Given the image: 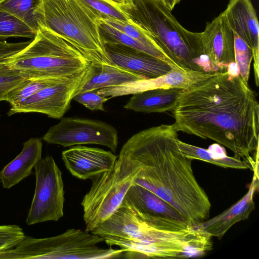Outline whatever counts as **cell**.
Returning a JSON list of instances; mask_svg holds the SVG:
<instances>
[{
	"instance_id": "cell-1",
	"label": "cell",
	"mask_w": 259,
	"mask_h": 259,
	"mask_svg": "<svg viewBox=\"0 0 259 259\" xmlns=\"http://www.w3.org/2000/svg\"><path fill=\"white\" fill-rule=\"evenodd\" d=\"M171 112L177 132L210 139L255 163L251 155L258 154L259 103L235 62L182 90Z\"/></svg>"
},
{
	"instance_id": "cell-2",
	"label": "cell",
	"mask_w": 259,
	"mask_h": 259,
	"mask_svg": "<svg viewBox=\"0 0 259 259\" xmlns=\"http://www.w3.org/2000/svg\"><path fill=\"white\" fill-rule=\"evenodd\" d=\"M174 124H161L132 136L121 150L141 168L133 184L141 186L168 203L194 227L207 220L211 203L197 181L192 159L178 143Z\"/></svg>"
},
{
	"instance_id": "cell-3",
	"label": "cell",
	"mask_w": 259,
	"mask_h": 259,
	"mask_svg": "<svg viewBox=\"0 0 259 259\" xmlns=\"http://www.w3.org/2000/svg\"><path fill=\"white\" fill-rule=\"evenodd\" d=\"M92 233L104 240L126 239L158 245L177 258L192 257L207 246V233L198 227L180 231L162 229L151 216L122 201L117 210Z\"/></svg>"
},
{
	"instance_id": "cell-4",
	"label": "cell",
	"mask_w": 259,
	"mask_h": 259,
	"mask_svg": "<svg viewBox=\"0 0 259 259\" xmlns=\"http://www.w3.org/2000/svg\"><path fill=\"white\" fill-rule=\"evenodd\" d=\"M100 14L78 0H42L41 25L68 42L91 63L112 64L99 29Z\"/></svg>"
},
{
	"instance_id": "cell-5",
	"label": "cell",
	"mask_w": 259,
	"mask_h": 259,
	"mask_svg": "<svg viewBox=\"0 0 259 259\" xmlns=\"http://www.w3.org/2000/svg\"><path fill=\"white\" fill-rule=\"evenodd\" d=\"M7 63L27 78L69 79L88 69L91 62L68 42L39 25L33 40Z\"/></svg>"
},
{
	"instance_id": "cell-6",
	"label": "cell",
	"mask_w": 259,
	"mask_h": 259,
	"mask_svg": "<svg viewBox=\"0 0 259 259\" xmlns=\"http://www.w3.org/2000/svg\"><path fill=\"white\" fill-rule=\"evenodd\" d=\"M171 11L161 0H134L131 15L182 70L203 71L198 62L201 52L200 32L185 28Z\"/></svg>"
},
{
	"instance_id": "cell-7",
	"label": "cell",
	"mask_w": 259,
	"mask_h": 259,
	"mask_svg": "<svg viewBox=\"0 0 259 259\" xmlns=\"http://www.w3.org/2000/svg\"><path fill=\"white\" fill-rule=\"evenodd\" d=\"M104 241L96 234L74 228L48 238L25 235L14 247L0 251V259H106L125 252L121 248L99 247Z\"/></svg>"
},
{
	"instance_id": "cell-8",
	"label": "cell",
	"mask_w": 259,
	"mask_h": 259,
	"mask_svg": "<svg viewBox=\"0 0 259 259\" xmlns=\"http://www.w3.org/2000/svg\"><path fill=\"white\" fill-rule=\"evenodd\" d=\"M141 168L120 151L112 169L90 179L91 187L81 202L86 231L91 232L117 210Z\"/></svg>"
},
{
	"instance_id": "cell-9",
	"label": "cell",
	"mask_w": 259,
	"mask_h": 259,
	"mask_svg": "<svg viewBox=\"0 0 259 259\" xmlns=\"http://www.w3.org/2000/svg\"><path fill=\"white\" fill-rule=\"evenodd\" d=\"M34 169L35 191L26 223L32 225L57 221L64 215L65 192L62 172L52 156L41 158Z\"/></svg>"
},
{
	"instance_id": "cell-10",
	"label": "cell",
	"mask_w": 259,
	"mask_h": 259,
	"mask_svg": "<svg viewBox=\"0 0 259 259\" xmlns=\"http://www.w3.org/2000/svg\"><path fill=\"white\" fill-rule=\"evenodd\" d=\"M49 144L63 147L81 144L101 145L115 153L118 134L111 125L97 120L79 117H63L51 127L42 137Z\"/></svg>"
},
{
	"instance_id": "cell-11",
	"label": "cell",
	"mask_w": 259,
	"mask_h": 259,
	"mask_svg": "<svg viewBox=\"0 0 259 259\" xmlns=\"http://www.w3.org/2000/svg\"><path fill=\"white\" fill-rule=\"evenodd\" d=\"M88 69L71 79L46 87L11 106L8 116L19 113L37 112L51 118H62L69 109L72 100L86 78Z\"/></svg>"
},
{
	"instance_id": "cell-12",
	"label": "cell",
	"mask_w": 259,
	"mask_h": 259,
	"mask_svg": "<svg viewBox=\"0 0 259 259\" xmlns=\"http://www.w3.org/2000/svg\"><path fill=\"white\" fill-rule=\"evenodd\" d=\"M201 33L202 51L210 72L224 71L235 63L234 35L222 12Z\"/></svg>"
},
{
	"instance_id": "cell-13",
	"label": "cell",
	"mask_w": 259,
	"mask_h": 259,
	"mask_svg": "<svg viewBox=\"0 0 259 259\" xmlns=\"http://www.w3.org/2000/svg\"><path fill=\"white\" fill-rule=\"evenodd\" d=\"M123 201L153 218L164 230L180 231L194 227L170 204L141 186L133 184Z\"/></svg>"
},
{
	"instance_id": "cell-14",
	"label": "cell",
	"mask_w": 259,
	"mask_h": 259,
	"mask_svg": "<svg viewBox=\"0 0 259 259\" xmlns=\"http://www.w3.org/2000/svg\"><path fill=\"white\" fill-rule=\"evenodd\" d=\"M213 73L172 68L165 74L156 78L137 80L116 87L101 89L97 93L103 97L112 98L156 89H186L210 76Z\"/></svg>"
},
{
	"instance_id": "cell-15",
	"label": "cell",
	"mask_w": 259,
	"mask_h": 259,
	"mask_svg": "<svg viewBox=\"0 0 259 259\" xmlns=\"http://www.w3.org/2000/svg\"><path fill=\"white\" fill-rule=\"evenodd\" d=\"M233 31L246 42L252 51L255 83L259 86V25L251 0H230L222 12Z\"/></svg>"
},
{
	"instance_id": "cell-16",
	"label": "cell",
	"mask_w": 259,
	"mask_h": 259,
	"mask_svg": "<svg viewBox=\"0 0 259 259\" xmlns=\"http://www.w3.org/2000/svg\"><path fill=\"white\" fill-rule=\"evenodd\" d=\"M104 44L113 65L144 79L159 77L172 68L164 61L134 48L115 43Z\"/></svg>"
},
{
	"instance_id": "cell-17",
	"label": "cell",
	"mask_w": 259,
	"mask_h": 259,
	"mask_svg": "<svg viewBox=\"0 0 259 259\" xmlns=\"http://www.w3.org/2000/svg\"><path fill=\"white\" fill-rule=\"evenodd\" d=\"M62 158L72 176L87 180L112 169L117 156L102 149L78 145L63 151Z\"/></svg>"
},
{
	"instance_id": "cell-18",
	"label": "cell",
	"mask_w": 259,
	"mask_h": 259,
	"mask_svg": "<svg viewBox=\"0 0 259 259\" xmlns=\"http://www.w3.org/2000/svg\"><path fill=\"white\" fill-rule=\"evenodd\" d=\"M253 171V178L247 193L225 211L200 224L199 227L212 237L220 239L234 224L248 218L255 208L253 197L258 189V161L256 162Z\"/></svg>"
},
{
	"instance_id": "cell-19",
	"label": "cell",
	"mask_w": 259,
	"mask_h": 259,
	"mask_svg": "<svg viewBox=\"0 0 259 259\" xmlns=\"http://www.w3.org/2000/svg\"><path fill=\"white\" fill-rule=\"evenodd\" d=\"M42 143L38 138H31L23 143L21 152L0 171V181L10 189L32 174L41 158Z\"/></svg>"
},
{
	"instance_id": "cell-20",
	"label": "cell",
	"mask_w": 259,
	"mask_h": 259,
	"mask_svg": "<svg viewBox=\"0 0 259 259\" xmlns=\"http://www.w3.org/2000/svg\"><path fill=\"white\" fill-rule=\"evenodd\" d=\"M141 79L144 78L116 65L91 63L88 69L87 77L75 95L88 91L116 87Z\"/></svg>"
},
{
	"instance_id": "cell-21",
	"label": "cell",
	"mask_w": 259,
	"mask_h": 259,
	"mask_svg": "<svg viewBox=\"0 0 259 259\" xmlns=\"http://www.w3.org/2000/svg\"><path fill=\"white\" fill-rule=\"evenodd\" d=\"M182 89H156L133 95L124 108L136 112L161 113L175 107Z\"/></svg>"
},
{
	"instance_id": "cell-22",
	"label": "cell",
	"mask_w": 259,
	"mask_h": 259,
	"mask_svg": "<svg viewBox=\"0 0 259 259\" xmlns=\"http://www.w3.org/2000/svg\"><path fill=\"white\" fill-rule=\"evenodd\" d=\"M178 143L182 153L188 158L202 160L224 168L253 170L256 162L258 160H256L254 163L234 156H228L225 149L217 144H212L208 149H205L185 143L179 139Z\"/></svg>"
},
{
	"instance_id": "cell-23",
	"label": "cell",
	"mask_w": 259,
	"mask_h": 259,
	"mask_svg": "<svg viewBox=\"0 0 259 259\" xmlns=\"http://www.w3.org/2000/svg\"><path fill=\"white\" fill-rule=\"evenodd\" d=\"M99 23V32L104 44L115 43L126 46L159 59L172 68L181 69L160 49L147 46L100 19Z\"/></svg>"
},
{
	"instance_id": "cell-24",
	"label": "cell",
	"mask_w": 259,
	"mask_h": 259,
	"mask_svg": "<svg viewBox=\"0 0 259 259\" xmlns=\"http://www.w3.org/2000/svg\"><path fill=\"white\" fill-rule=\"evenodd\" d=\"M42 0H0V10L23 21L37 32L39 26L38 10Z\"/></svg>"
},
{
	"instance_id": "cell-25",
	"label": "cell",
	"mask_w": 259,
	"mask_h": 259,
	"mask_svg": "<svg viewBox=\"0 0 259 259\" xmlns=\"http://www.w3.org/2000/svg\"><path fill=\"white\" fill-rule=\"evenodd\" d=\"M67 80L69 79L57 78H26L8 93L5 101L12 106L24 100L46 87Z\"/></svg>"
},
{
	"instance_id": "cell-26",
	"label": "cell",
	"mask_w": 259,
	"mask_h": 259,
	"mask_svg": "<svg viewBox=\"0 0 259 259\" xmlns=\"http://www.w3.org/2000/svg\"><path fill=\"white\" fill-rule=\"evenodd\" d=\"M98 13L101 18H112L123 21L132 19V8L128 5L113 0H78Z\"/></svg>"
},
{
	"instance_id": "cell-27",
	"label": "cell",
	"mask_w": 259,
	"mask_h": 259,
	"mask_svg": "<svg viewBox=\"0 0 259 259\" xmlns=\"http://www.w3.org/2000/svg\"><path fill=\"white\" fill-rule=\"evenodd\" d=\"M36 32L22 20L0 10V41L10 37H26L33 39Z\"/></svg>"
},
{
	"instance_id": "cell-28",
	"label": "cell",
	"mask_w": 259,
	"mask_h": 259,
	"mask_svg": "<svg viewBox=\"0 0 259 259\" xmlns=\"http://www.w3.org/2000/svg\"><path fill=\"white\" fill-rule=\"evenodd\" d=\"M100 19L147 46L162 50L153 36L132 19L128 21L112 18Z\"/></svg>"
},
{
	"instance_id": "cell-29",
	"label": "cell",
	"mask_w": 259,
	"mask_h": 259,
	"mask_svg": "<svg viewBox=\"0 0 259 259\" xmlns=\"http://www.w3.org/2000/svg\"><path fill=\"white\" fill-rule=\"evenodd\" d=\"M235 62L242 79L248 82L251 61L252 51L249 46L242 38L234 33Z\"/></svg>"
},
{
	"instance_id": "cell-30",
	"label": "cell",
	"mask_w": 259,
	"mask_h": 259,
	"mask_svg": "<svg viewBox=\"0 0 259 259\" xmlns=\"http://www.w3.org/2000/svg\"><path fill=\"white\" fill-rule=\"evenodd\" d=\"M26 78L7 63L0 66V101H5L8 93Z\"/></svg>"
},
{
	"instance_id": "cell-31",
	"label": "cell",
	"mask_w": 259,
	"mask_h": 259,
	"mask_svg": "<svg viewBox=\"0 0 259 259\" xmlns=\"http://www.w3.org/2000/svg\"><path fill=\"white\" fill-rule=\"evenodd\" d=\"M25 236L23 229L19 226H0V251L14 247Z\"/></svg>"
},
{
	"instance_id": "cell-32",
	"label": "cell",
	"mask_w": 259,
	"mask_h": 259,
	"mask_svg": "<svg viewBox=\"0 0 259 259\" xmlns=\"http://www.w3.org/2000/svg\"><path fill=\"white\" fill-rule=\"evenodd\" d=\"M98 90H92L76 94L73 99L91 110L105 111L104 103L111 99L97 93Z\"/></svg>"
},
{
	"instance_id": "cell-33",
	"label": "cell",
	"mask_w": 259,
	"mask_h": 259,
	"mask_svg": "<svg viewBox=\"0 0 259 259\" xmlns=\"http://www.w3.org/2000/svg\"><path fill=\"white\" fill-rule=\"evenodd\" d=\"M30 41L9 43L0 41V62H7L11 57L24 49Z\"/></svg>"
},
{
	"instance_id": "cell-34",
	"label": "cell",
	"mask_w": 259,
	"mask_h": 259,
	"mask_svg": "<svg viewBox=\"0 0 259 259\" xmlns=\"http://www.w3.org/2000/svg\"><path fill=\"white\" fill-rule=\"evenodd\" d=\"M162 2L170 10L172 11L175 7L179 4L181 0H161Z\"/></svg>"
},
{
	"instance_id": "cell-35",
	"label": "cell",
	"mask_w": 259,
	"mask_h": 259,
	"mask_svg": "<svg viewBox=\"0 0 259 259\" xmlns=\"http://www.w3.org/2000/svg\"><path fill=\"white\" fill-rule=\"evenodd\" d=\"M123 3L129 6L132 9L134 6V0H123Z\"/></svg>"
},
{
	"instance_id": "cell-36",
	"label": "cell",
	"mask_w": 259,
	"mask_h": 259,
	"mask_svg": "<svg viewBox=\"0 0 259 259\" xmlns=\"http://www.w3.org/2000/svg\"><path fill=\"white\" fill-rule=\"evenodd\" d=\"M115 2H118V3H123V0H113Z\"/></svg>"
},
{
	"instance_id": "cell-37",
	"label": "cell",
	"mask_w": 259,
	"mask_h": 259,
	"mask_svg": "<svg viewBox=\"0 0 259 259\" xmlns=\"http://www.w3.org/2000/svg\"><path fill=\"white\" fill-rule=\"evenodd\" d=\"M7 62H0V66Z\"/></svg>"
},
{
	"instance_id": "cell-38",
	"label": "cell",
	"mask_w": 259,
	"mask_h": 259,
	"mask_svg": "<svg viewBox=\"0 0 259 259\" xmlns=\"http://www.w3.org/2000/svg\"><path fill=\"white\" fill-rule=\"evenodd\" d=\"M0 117H1V115H0Z\"/></svg>"
}]
</instances>
